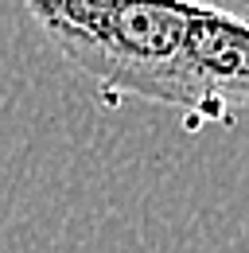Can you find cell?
<instances>
[{
  "label": "cell",
  "mask_w": 249,
  "mask_h": 253,
  "mask_svg": "<svg viewBox=\"0 0 249 253\" xmlns=\"http://www.w3.org/2000/svg\"><path fill=\"white\" fill-rule=\"evenodd\" d=\"M82 74L117 97L171 105L199 4L187 0H24Z\"/></svg>",
  "instance_id": "6da1fadb"
},
{
  "label": "cell",
  "mask_w": 249,
  "mask_h": 253,
  "mask_svg": "<svg viewBox=\"0 0 249 253\" xmlns=\"http://www.w3.org/2000/svg\"><path fill=\"white\" fill-rule=\"evenodd\" d=\"M171 109L199 121H222L249 109V24L199 8L191 20Z\"/></svg>",
  "instance_id": "7a4b0ae2"
},
{
  "label": "cell",
  "mask_w": 249,
  "mask_h": 253,
  "mask_svg": "<svg viewBox=\"0 0 249 253\" xmlns=\"http://www.w3.org/2000/svg\"><path fill=\"white\" fill-rule=\"evenodd\" d=\"M187 4H199V8H210V12H222V16L249 24V0H187Z\"/></svg>",
  "instance_id": "3957f363"
}]
</instances>
